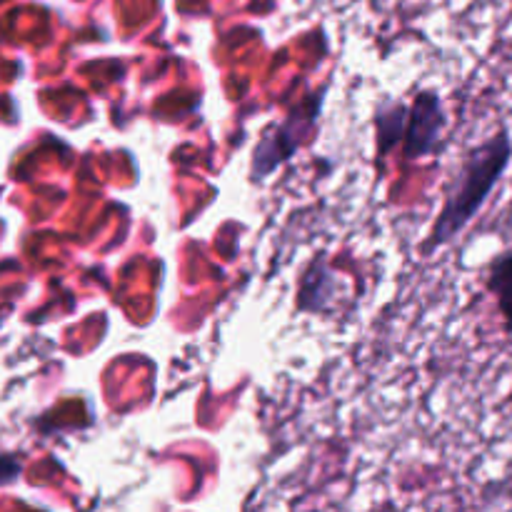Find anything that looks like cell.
Returning <instances> with one entry per match:
<instances>
[{
    "instance_id": "cell-1",
    "label": "cell",
    "mask_w": 512,
    "mask_h": 512,
    "mask_svg": "<svg viewBox=\"0 0 512 512\" xmlns=\"http://www.w3.org/2000/svg\"><path fill=\"white\" fill-rule=\"evenodd\" d=\"M510 163L512 135L508 128L495 130L483 143L465 150L463 160L455 168L453 180L445 188L443 208H440L438 218H435L433 228L425 238V253H433V250L450 245L478 218V213L488 203L493 190L498 188Z\"/></svg>"
},
{
    "instance_id": "cell-2",
    "label": "cell",
    "mask_w": 512,
    "mask_h": 512,
    "mask_svg": "<svg viewBox=\"0 0 512 512\" xmlns=\"http://www.w3.org/2000/svg\"><path fill=\"white\" fill-rule=\"evenodd\" d=\"M445 128H448V113H445L440 95L435 90H420L413 105H408V120H405L403 133L405 158L415 160L433 155L443 140Z\"/></svg>"
},
{
    "instance_id": "cell-3",
    "label": "cell",
    "mask_w": 512,
    "mask_h": 512,
    "mask_svg": "<svg viewBox=\"0 0 512 512\" xmlns=\"http://www.w3.org/2000/svg\"><path fill=\"white\" fill-rule=\"evenodd\" d=\"M315 120V108L305 115H288L280 123L270 125L263 133L260 143L253 150V165H250V178L263 180L273 173L278 165H283L295 148L300 145V135L308 130V125Z\"/></svg>"
},
{
    "instance_id": "cell-4",
    "label": "cell",
    "mask_w": 512,
    "mask_h": 512,
    "mask_svg": "<svg viewBox=\"0 0 512 512\" xmlns=\"http://www.w3.org/2000/svg\"><path fill=\"white\" fill-rule=\"evenodd\" d=\"M338 293V275L328 265L323 253L315 255L305 268L303 278L298 285V308L303 313H320L330 308V300Z\"/></svg>"
},
{
    "instance_id": "cell-5",
    "label": "cell",
    "mask_w": 512,
    "mask_h": 512,
    "mask_svg": "<svg viewBox=\"0 0 512 512\" xmlns=\"http://www.w3.org/2000/svg\"><path fill=\"white\" fill-rule=\"evenodd\" d=\"M485 288L498 305L505 333L512 335V250L493 258L485 273Z\"/></svg>"
},
{
    "instance_id": "cell-6",
    "label": "cell",
    "mask_w": 512,
    "mask_h": 512,
    "mask_svg": "<svg viewBox=\"0 0 512 512\" xmlns=\"http://www.w3.org/2000/svg\"><path fill=\"white\" fill-rule=\"evenodd\" d=\"M405 120H408V105L395 103L388 100L385 105H380L378 113H375V128H378V153L380 158L390 153L395 143H403L405 133Z\"/></svg>"
},
{
    "instance_id": "cell-7",
    "label": "cell",
    "mask_w": 512,
    "mask_h": 512,
    "mask_svg": "<svg viewBox=\"0 0 512 512\" xmlns=\"http://www.w3.org/2000/svg\"><path fill=\"white\" fill-rule=\"evenodd\" d=\"M508 405H512V388H510V393H508Z\"/></svg>"
},
{
    "instance_id": "cell-8",
    "label": "cell",
    "mask_w": 512,
    "mask_h": 512,
    "mask_svg": "<svg viewBox=\"0 0 512 512\" xmlns=\"http://www.w3.org/2000/svg\"><path fill=\"white\" fill-rule=\"evenodd\" d=\"M308 512H318V510H308Z\"/></svg>"
}]
</instances>
